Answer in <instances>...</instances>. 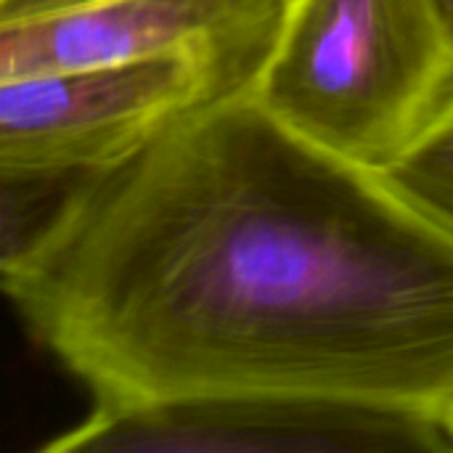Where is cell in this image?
Returning <instances> with one entry per match:
<instances>
[{"instance_id": "obj_1", "label": "cell", "mask_w": 453, "mask_h": 453, "mask_svg": "<svg viewBox=\"0 0 453 453\" xmlns=\"http://www.w3.org/2000/svg\"><path fill=\"white\" fill-rule=\"evenodd\" d=\"M5 297L96 409L453 393L451 234L250 90L101 170Z\"/></svg>"}, {"instance_id": "obj_2", "label": "cell", "mask_w": 453, "mask_h": 453, "mask_svg": "<svg viewBox=\"0 0 453 453\" xmlns=\"http://www.w3.org/2000/svg\"><path fill=\"white\" fill-rule=\"evenodd\" d=\"M250 93L313 146L385 173L453 96L441 0H292Z\"/></svg>"}, {"instance_id": "obj_3", "label": "cell", "mask_w": 453, "mask_h": 453, "mask_svg": "<svg viewBox=\"0 0 453 453\" xmlns=\"http://www.w3.org/2000/svg\"><path fill=\"white\" fill-rule=\"evenodd\" d=\"M252 85L255 72L212 50L0 82V165L106 170L196 106Z\"/></svg>"}, {"instance_id": "obj_4", "label": "cell", "mask_w": 453, "mask_h": 453, "mask_svg": "<svg viewBox=\"0 0 453 453\" xmlns=\"http://www.w3.org/2000/svg\"><path fill=\"white\" fill-rule=\"evenodd\" d=\"M45 451L453 453L438 411L305 395H210L90 414Z\"/></svg>"}, {"instance_id": "obj_5", "label": "cell", "mask_w": 453, "mask_h": 453, "mask_svg": "<svg viewBox=\"0 0 453 453\" xmlns=\"http://www.w3.org/2000/svg\"><path fill=\"white\" fill-rule=\"evenodd\" d=\"M292 0H98L0 24V82L212 50L255 72Z\"/></svg>"}, {"instance_id": "obj_6", "label": "cell", "mask_w": 453, "mask_h": 453, "mask_svg": "<svg viewBox=\"0 0 453 453\" xmlns=\"http://www.w3.org/2000/svg\"><path fill=\"white\" fill-rule=\"evenodd\" d=\"M98 173L0 165V295L48 252Z\"/></svg>"}, {"instance_id": "obj_7", "label": "cell", "mask_w": 453, "mask_h": 453, "mask_svg": "<svg viewBox=\"0 0 453 453\" xmlns=\"http://www.w3.org/2000/svg\"><path fill=\"white\" fill-rule=\"evenodd\" d=\"M385 175L453 236V96Z\"/></svg>"}, {"instance_id": "obj_8", "label": "cell", "mask_w": 453, "mask_h": 453, "mask_svg": "<svg viewBox=\"0 0 453 453\" xmlns=\"http://www.w3.org/2000/svg\"><path fill=\"white\" fill-rule=\"evenodd\" d=\"M98 0H0V24L48 13V11H61V8H74V5H88Z\"/></svg>"}, {"instance_id": "obj_9", "label": "cell", "mask_w": 453, "mask_h": 453, "mask_svg": "<svg viewBox=\"0 0 453 453\" xmlns=\"http://www.w3.org/2000/svg\"><path fill=\"white\" fill-rule=\"evenodd\" d=\"M438 417H441V425H443V430H446V438H449L453 451V393L438 406Z\"/></svg>"}, {"instance_id": "obj_10", "label": "cell", "mask_w": 453, "mask_h": 453, "mask_svg": "<svg viewBox=\"0 0 453 453\" xmlns=\"http://www.w3.org/2000/svg\"><path fill=\"white\" fill-rule=\"evenodd\" d=\"M441 3H443V8L449 11V16L453 19V0H441Z\"/></svg>"}]
</instances>
